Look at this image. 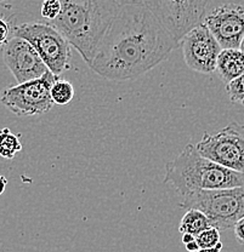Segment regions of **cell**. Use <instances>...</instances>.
<instances>
[{
  "instance_id": "obj_1",
  "label": "cell",
  "mask_w": 244,
  "mask_h": 252,
  "mask_svg": "<svg viewBox=\"0 0 244 252\" xmlns=\"http://www.w3.org/2000/svg\"><path fill=\"white\" fill-rule=\"evenodd\" d=\"M179 46V41L142 4L122 5L89 67L108 80H131L165 61Z\"/></svg>"
},
{
  "instance_id": "obj_2",
  "label": "cell",
  "mask_w": 244,
  "mask_h": 252,
  "mask_svg": "<svg viewBox=\"0 0 244 252\" xmlns=\"http://www.w3.org/2000/svg\"><path fill=\"white\" fill-rule=\"evenodd\" d=\"M60 2L61 12L50 21V25L65 36L89 65L122 5L115 0H60Z\"/></svg>"
},
{
  "instance_id": "obj_3",
  "label": "cell",
  "mask_w": 244,
  "mask_h": 252,
  "mask_svg": "<svg viewBox=\"0 0 244 252\" xmlns=\"http://www.w3.org/2000/svg\"><path fill=\"white\" fill-rule=\"evenodd\" d=\"M163 185H170L185 196L199 190L244 186V175L203 157L196 144L188 143L172 161L165 164Z\"/></svg>"
},
{
  "instance_id": "obj_4",
  "label": "cell",
  "mask_w": 244,
  "mask_h": 252,
  "mask_svg": "<svg viewBox=\"0 0 244 252\" xmlns=\"http://www.w3.org/2000/svg\"><path fill=\"white\" fill-rule=\"evenodd\" d=\"M182 198L181 209L199 210L219 230L231 229L244 216V186L199 190Z\"/></svg>"
},
{
  "instance_id": "obj_5",
  "label": "cell",
  "mask_w": 244,
  "mask_h": 252,
  "mask_svg": "<svg viewBox=\"0 0 244 252\" xmlns=\"http://www.w3.org/2000/svg\"><path fill=\"white\" fill-rule=\"evenodd\" d=\"M12 35L27 40L52 74L59 77L70 68V45L54 26L39 22L23 23L14 27Z\"/></svg>"
},
{
  "instance_id": "obj_6",
  "label": "cell",
  "mask_w": 244,
  "mask_h": 252,
  "mask_svg": "<svg viewBox=\"0 0 244 252\" xmlns=\"http://www.w3.org/2000/svg\"><path fill=\"white\" fill-rule=\"evenodd\" d=\"M57 79L59 77L48 69L40 78L5 89L0 101L17 117L44 114L54 104L50 90Z\"/></svg>"
},
{
  "instance_id": "obj_7",
  "label": "cell",
  "mask_w": 244,
  "mask_h": 252,
  "mask_svg": "<svg viewBox=\"0 0 244 252\" xmlns=\"http://www.w3.org/2000/svg\"><path fill=\"white\" fill-rule=\"evenodd\" d=\"M209 0H142V5L180 43L181 38L203 22Z\"/></svg>"
},
{
  "instance_id": "obj_8",
  "label": "cell",
  "mask_w": 244,
  "mask_h": 252,
  "mask_svg": "<svg viewBox=\"0 0 244 252\" xmlns=\"http://www.w3.org/2000/svg\"><path fill=\"white\" fill-rule=\"evenodd\" d=\"M196 147L203 157L244 175V125L232 122L214 135L206 132Z\"/></svg>"
},
{
  "instance_id": "obj_9",
  "label": "cell",
  "mask_w": 244,
  "mask_h": 252,
  "mask_svg": "<svg viewBox=\"0 0 244 252\" xmlns=\"http://www.w3.org/2000/svg\"><path fill=\"white\" fill-rule=\"evenodd\" d=\"M183 60L188 68L201 74L216 70V61L222 47L204 23L196 26L181 38Z\"/></svg>"
},
{
  "instance_id": "obj_10",
  "label": "cell",
  "mask_w": 244,
  "mask_h": 252,
  "mask_svg": "<svg viewBox=\"0 0 244 252\" xmlns=\"http://www.w3.org/2000/svg\"><path fill=\"white\" fill-rule=\"evenodd\" d=\"M222 49H238L244 34V5L227 2L214 7L203 18Z\"/></svg>"
},
{
  "instance_id": "obj_11",
  "label": "cell",
  "mask_w": 244,
  "mask_h": 252,
  "mask_svg": "<svg viewBox=\"0 0 244 252\" xmlns=\"http://www.w3.org/2000/svg\"><path fill=\"white\" fill-rule=\"evenodd\" d=\"M2 60L18 84L40 78L48 67L25 39L12 35L2 46Z\"/></svg>"
},
{
  "instance_id": "obj_12",
  "label": "cell",
  "mask_w": 244,
  "mask_h": 252,
  "mask_svg": "<svg viewBox=\"0 0 244 252\" xmlns=\"http://www.w3.org/2000/svg\"><path fill=\"white\" fill-rule=\"evenodd\" d=\"M216 72L225 84L244 73V54L240 49H222L217 56Z\"/></svg>"
},
{
  "instance_id": "obj_13",
  "label": "cell",
  "mask_w": 244,
  "mask_h": 252,
  "mask_svg": "<svg viewBox=\"0 0 244 252\" xmlns=\"http://www.w3.org/2000/svg\"><path fill=\"white\" fill-rule=\"evenodd\" d=\"M209 227H212V225L208 217L206 216V214H203L199 210L188 209L180 220L179 230L182 234L187 233V234L196 236L202 230L207 229Z\"/></svg>"
},
{
  "instance_id": "obj_14",
  "label": "cell",
  "mask_w": 244,
  "mask_h": 252,
  "mask_svg": "<svg viewBox=\"0 0 244 252\" xmlns=\"http://www.w3.org/2000/svg\"><path fill=\"white\" fill-rule=\"evenodd\" d=\"M22 151L20 135H15L9 127L0 130V157L4 159H14Z\"/></svg>"
},
{
  "instance_id": "obj_15",
  "label": "cell",
  "mask_w": 244,
  "mask_h": 252,
  "mask_svg": "<svg viewBox=\"0 0 244 252\" xmlns=\"http://www.w3.org/2000/svg\"><path fill=\"white\" fill-rule=\"evenodd\" d=\"M74 86L67 80H59L57 79L51 86L50 94L51 99L57 106H66L74 98Z\"/></svg>"
},
{
  "instance_id": "obj_16",
  "label": "cell",
  "mask_w": 244,
  "mask_h": 252,
  "mask_svg": "<svg viewBox=\"0 0 244 252\" xmlns=\"http://www.w3.org/2000/svg\"><path fill=\"white\" fill-rule=\"evenodd\" d=\"M195 240L198 244L199 249L214 248L215 245H217L221 241L220 230L215 227H209L207 229L202 230L199 234H197L195 236Z\"/></svg>"
},
{
  "instance_id": "obj_17",
  "label": "cell",
  "mask_w": 244,
  "mask_h": 252,
  "mask_svg": "<svg viewBox=\"0 0 244 252\" xmlns=\"http://www.w3.org/2000/svg\"><path fill=\"white\" fill-rule=\"evenodd\" d=\"M226 91L232 103L244 106V73L226 84Z\"/></svg>"
},
{
  "instance_id": "obj_18",
  "label": "cell",
  "mask_w": 244,
  "mask_h": 252,
  "mask_svg": "<svg viewBox=\"0 0 244 252\" xmlns=\"http://www.w3.org/2000/svg\"><path fill=\"white\" fill-rule=\"evenodd\" d=\"M61 12V2L60 0H43L40 14L46 20L52 21Z\"/></svg>"
},
{
  "instance_id": "obj_19",
  "label": "cell",
  "mask_w": 244,
  "mask_h": 252,
  "mask_svg": "<svg viewBox=\"0 0 244 252\" xmlns=\"http://www.w3.org/2000/svg\"><path fill=\"white\" fill-rule=\"evenodd\" d=\"M11 33L12 30L10 28L9 22L0 16V46H4V44L11 38Z\"/></svg>"
},
{
  "instance_id": "obj_20",
  "label": "cell",
  "mask_w": 244,
  "mask_h": 252,
  "mask_svg": "<svg viewBox=\"0 0 244 252\" xmlns=\"http://www.w3.org/2000/svg\"><path fill=\"white\" fill-rule=\"evenodd\" d=\"M233 232H235V236L238 243L244 245V216L236 223L233 227Z\"/></svg>"
},
{
  "instance_id": "obj_21",
  "label": "cell",
  "mask_w": 244,
  "mask_h": 252,
  "mask_svg": "<svg viewBox=\"0 0 244 252\" xmlns=\"http://www.w3.org/2000/svg\"><path fill=\"white\" fill-rule=\"evenodd\" d=\"M222 250V243L220 241L217 245H215L214 248H208V249H198L196 252H221Z\"/></svg>"
},
{
  "instance_id": "obj_22",
  "label": "cell",
  "mask_w": 244,
  "mask_h": 252,
  "mask_svg": "<svg viewBox=\"0 0 244 252\" xmlns=\"http://www.w3.org/2000/svg\"><path fill=\"white\" fill-rule=\"evenodd\" d=\"M185 246H186V250H187L188 252H196L199 249L198 244L196 243V240L190 241V243L185 244Z\"/></svg>"
},
{
  "instance_id": "obj_23",
  "label": "cell",
  "mask_w": 244,
  "mask_h": 252,
  "mask_svg": "<svg viewBox=\"0 0 244 252\" xmlns=\"http://www.w3.org/2000/svg\"><path fill=\"white\" fill-rule=\"evenodd\" d=\"M120 5H134V4H142V0H115Z\"/></svg>"
},
{
  "instance_id": "obj_24",
  "label": "cell",
  "mask_w": 244,
  "mask_h": 252,
  "mask_svg": "<svg viewBox=\"0 0 244 252\" xmlns=\"http://www.w3.org/2000/svg\"><path fill=\"white\" fill-rule=\"evenodd\" d=\"M6 185H7V180L2 175H0V195L5 191L6 189Z\"/></svg>"
},
{
  "instance_id": "obj_25",
  "label": "cell",
  "mask_w": 244,
  "mask_h": 252,
  "mask_svg": "<svg viewBox=\"0 0 244 252\" xmlns=\"http://www.w3.org/2000/svg\"><path fill=\"white\" fill-rule=\"evenodd\" d=\"M195 240V236L192 234H187V233H183L182 236H181V241H182L183 244H187L190 243V241H193Z\"/></svg>"
},
{
  "instance_id": "obj_26",
  "label": "cell",
  "mask_w": 244,
  "mask_h": 252,
  "mask_svg": "<svg viewBox=\"0 0 244 252\" xmlns=\"http://www.w3.org/2000/svg\"><path fill=\"white\" fill-rule=\"evenodd\" d=\"M238 49L241 50V51L243 52L244 54V34H243V36H242V40H241V44H240V47H238Z\"/></svg>"
},
{
  "instance_id": "obj_27",
  "label": "cell",
  "mask_w": 244,
  "mask_h": 252,
  "mask_svg": "<svg viewBox=\"0 0 244 252\" xmlns=\"http://www.w3.org/2000/svg\"><path fill=\"white\" fill-rule=\"evenodd\" d=\"M0 1H4V0H0Z\"/></svg>"
}]
</instances>
